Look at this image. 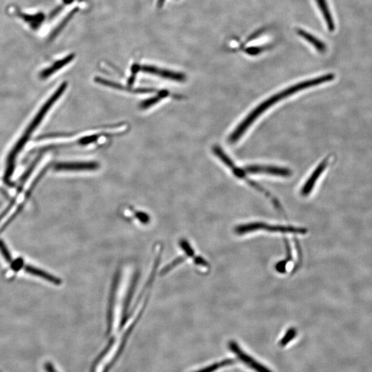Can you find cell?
<instances>
[{"label": "cell", "instance_id": "8992f818", "mask_svg": "<svg viewBox=\"0 0 372 372\" xmlns=\"http://www.w3.org/2000/svg\"><path fill=\"white\" fill-rule=\"evenodd\" d=\"M228 347L230 350L235 354L243 362L245 365L248 366L251 369L254 370L256 372H272L271 370L268 369L265 366L262 365V364L258 363L256 360H255L254 358L251 357V356L247 355L245 352H243L242 350L239 346V345L237 344L234 340H231L228 344Z\"/></svg>", "mask_w": 372, "mask_h": 372}, {"label": "cell", "instance_id": "ffe728a7", "mask_svg": "<svg viewBox=\"0 0 372 372\" xmlns=\"http://www.w3.org/2000/svg\"><path fill=\"white\" fill-rule=\"evenodd\" d=\"M263 51H264V48L263 47H250L245 50V52L247 54L252 56L257 55V54H260Z\"/></svg>", "mask_w": 372, "mask_h": 372}, {"label": "cell", "instance_id": "603a6c76", "mask_svg": "<svg viewBox=\"0 0 372 372\" xmlns=\"http://www.w3.org/2000/svg\"><path fill=\"white\" fill-rule=\"evenodd\" d=\"M164 3H165V0H158V1H157L158 8L162 7L163 4H164Z\"/></svg>", "mask_w": 372, "mask_h": 372}, {"label": "cell", "instance_id": "ac0fdd59", "mask_svg": "<svg viewBox=\"0 0 372 372\" xmlns=\"http://www.w3.org/2000/svg\"><path fill=\"white\" fill-rule=\"evenodd\" d=\"M297 334V330L295 328H292L289 329L288 332L285 333V334L284 335L283 338L280 340L279 346L280 347L287 346L292 340H293L295 338Z\"/></svg>", "mask_w": 372, "mask_h": 372}, {"label": "cell", "instance_id": "44dd1931", "mask_svg": "<svg viewBox=\"0 0 372 372\" xmlns=\"http://www.w3.org/2000/svg\"><path fill=\"white\" fill-rule=\"evenodd\" d=\"M44 369L46 372H58L57 369L50 362L44 364Z\"/></svg>", "mask_w": 372, "mask_h": 372}, {"label": "cell", "instance_id": "ba28073f", "mask_svg": "<svg viewBox=\"0 0 372 372\" xmlns=\"http://www.w3.org/2000/svg\"><path fill=\"white\" fill-rule=\"evenodd\" d=\"M330 161V157H328L323 159L321 161L320 164L317 167L315 170L313 171L310 177L306 181L305 184L302 187L301 190V194L303 196H308L312 191L313 187L317 184V181L321 177V175L324 172L325 169L328 166L329 163Z\"/></svg>", "mask_w": 372, "mask_h": 372}, {"label": "cell", "instance_id": "7a4b0ae2", "mask_svg": "<svg viewBox=\"0 0 372 372\" xmlns=\"http://www.w3.org/2000/svg\"><path fill=\"white\" fill-rule=\"evenodd\" d=\"M68 83L66 81L62 83L61 85L58 87V89L56 90L55 92L52 95V96L46 101L44 106L41 108L40 112L36 115L35 117L34 120L31 122L30 125L28 126V129L25 131L24 134H23L22 137L19 139L17 141L16 145L13 147L12 151L10 153L9 156H8L7 161V167H6V170L5 173V176H4V180L5 183L9 184L11 182V177H12L13 172L15 170V160L16 158L18 156L19 153H20L21 150L24 149L25 145H26L27 141L30 139L31 136L32 135L33 132L37 129L38 126L40 125L43 119L45 118L46 115L48 113V110L52 108L54 103L58 100V99L63 95V93L65 92L66 89H67Z\"/></svg>", "mask_w": 372, "mask_h": 372}, {"label": "cell", "instance_id": "5bb4252c", "mask_svg": "<svg viewBox=\"0 0 372 372\" xmlns=\"http://www.w3.org/2000/svg\"><path fill=\"white\" fill-rule=\"evenodd\" d=\"M25 270H26V272H28L29 274L44 278V279L48 280V281L50 282V283L55 284V285H60V284L62 283L61 280H60L59 278L54 277V276L51 275V274H49L47 273V272L42 271V270H40V269L34 268V267L26 266V268H25Z\"/></svg>", "mask_w": 372, "mask_h": 372}, {"label": "cell", "instance_id": "277c9868", "mask_svg": "<svg viewBox=\"0 0 372 372\" xmlns=\"http://www.w3.org/2000/svg\"><path fill=\"white\" fill-rule=\"evenodd\" d=\"M259 231H268L269 233H274L295 234V235H305L307 233V230L305 227L269 225L264 222H252L243 224L236 227L235 229V233L238 235H243Z\"/></svg>", "mask_w": 372, "mask_h": 372}, {"label": "cell", "instance_id": "4fadbf2b", "mask_svg": "<svg viewBox=\"0 0 372 372\" xmlns=\"http://www.w3.org/2000/svg\"><path fill=\"white\" fill-rule=\"evenodd\" d=\"M298 34L302 37V38L305 39L307 42L310 43L319 52L323 53V52L326 51V45L322 41L318 40V38L311 35L310 33L306 32V31L303 30V29H299L298 30Z\"/></svg>", "mask_w": 372, "mask_h": 372}, {"label": "cell", "instance_id": "30bf717a", "mask_svg": "<svg viewBox=\"0 0 372 372\" xmlns=\"http://www.w3.org/2000/svg\"><path fill=\"white\" fill-rule=\"evenodd\" d=\"M13 11L15 15L22 19L25 23L31 27V28L34 29V30L38 29L44 20V15L42 13L28 14V13L21 12L20 11L17 9V8H15Z\"/></svg>", "mask_w": 372, "mask_h": 372}, {"label": "cell", "instance_id": "6da1fadb", "mask_svg": "<svg viewBox=\"0 0 372 372\" xmlns=\"http://www.w3.org/2000/svg\"><path fill=\"white\" fill-rule=\"evenodd\" d=\"M334 79V74H327V75L321 76V77L315 78V79H308V80L302 81V82L292 85V87L283 90L281 92L270 97V98L262 102V104L259 105L256 108H255L234 130L233 133H231V135L229 136L228 141L230 144H233L238 141L243 134L245 133V132L247 131V130L252 125L253 123H254L255 121L262 116L264 112H266L268 109L273 106L274 104L283 100V99L295 95V93L303 91V90L329 82V81H332Z\"/></svg>", "mask_w": 372, "mask_h": 372}, {"label": "cell", "instance_id": "d6986e66", "mask_svg": "<svg viewBox=\"0 0 372 372\" xmlns=\"http://www.w3.org/2000/svg\"><path fill=\"white\" fill-rule=\"evenodd\" d=\"M0 251H1L2 254H3V256L5 257V260L7 262L11 263L12 262V257L10 254L9 251L8 250L5 243L2 240H0Z\"/></svg>", "mask_w": 372, "mask_h": 372}, {"label": "cell", "instance_id": "2e32d148", "mask_svg": "<svg viewBox=\"0 0 372 372\" xmlns=\"http://www.w3.org/2000/svg\"><path fill=\"white\" fill-rule=\"evenodd\" d=\"M236 363V360L234 359H225L223 361L219 362V363H214L213 365L208 366L205 368L198 370V371L194 372H214L217 371L219 368L223 367L224 366L233 365Z\"/></svg>", "mask_w": 372, "mask_h": 372}, {"label": "cell", "instance_id": "9a60e30c", "mask_svg": "<svg viewBox=\"0 0 372 372\" xmlns=\"http://www.w3.org/2000/svg\"><path fill=\"white\" fill-rule=\"evenodd\" d=\"M77 11L78 9L75 8V9L72 10L71 12L68 13V15H66L63 19H62V22H60V24L58 25V26L56 27V28L52 31L51 35H50V36L49 37V40H54V39L60 34V33L63 30V28L65 27L66 25L69 23V21L71 20L72 18H73V17L75 15V13L77 12Z\"/></svg>", "mask_w": 372, "mask_h": 372}, {"label": "cell", "instance_id": "e0dca14e", "mask_svg": "<svg viewBox=\"0 0 372 372\" xmlns=\"http://www.w3.org/2000/svg\"><path fill=\"white\" fill-rule=\"evenodd\" d=\"M167 95V93L164 91L163 93H161L159 96L153 97V98L143 101L141 105H140V106H141L142 109L149 108L150 107L153 106V105L157 104V103L159 102V101H161V99H162L163 97H166Z\"/></svg>", "mask_w": 372, "mask_h": 372}, {"label": "cell", "instance_id": "7402d4cb", "mask_svg": "<svg viewBox=\"0 0 372 372\" xmlns=\"http://www.w3.org/2000/svg\"><path fill=\"white\" fill-rule=\"evenodd\" d=\"M23 264V261L22 259H17L16 262L14 263V264H13V270H15V271H17V270H19L20 269L21 267L22 266Z\"/></svg>", "mask_w": 372, "mask_h": 372}, {"label": "cell", "instance_id": "5b68a950", "mask_svg": "<svg viewBox=\"0 0 372 372\" xmlns=\"http://www.w3.org/2000/svg\"><path fill=\"white\" fill-rule=\"evenodd\" d=\"M243 170L246 174H266L281 177H290L292 175L290 169L273 165H250L245 166Z\"/></svg>", "mask_w": 372, "mask_h": 372}, {"label": "cell", "instance_id": "52a82bcc", "mask_svg": "<svg viewBox=\"0 0 372 372\" xmlns=\"http://www.w3.org/2000/svg\"><path fill=\"white\" fill-rule=\"evenodd\" d=\"M99 164L95 161H77V162H62L54 165V170L57 171H90L97 170Z\"/></svg>", "mask_w": 372, "mask_h": 372}, {"label": "cell", "instance_id": "7c38bea8", "mask_svg": "<svg viewBox=\"0 0 372 372\" xmlns=\"http://www.w3.org/2000/svg\"><path fill=\"white\" fill-rule=\"evenodd\" d=\"M317 5H318L319 9H321L323 16L324 17L325 22L329 31L332 32L335 30V24L334 19H333L332 15L331 14L330 9H329L328 3L326 0H317Z\"/></svg>", "mask_w": 372, "mask_h": 372}, {"label": "cell", "instance_id": "8fae6325", "mask_svg": "<svg viewBox=\"0 0 372 372\" xmlns=\"http://www.w3.org/2000/svg\"><path fill=\"white\" fill-rule=\"evenodd\" d=\"M74 58H75V54H71L68 55L67 57L64 58L63 59L58 60V61L54 62L50 67L46 68V69L43 70L41 72L40 74L41 79H47L50 76L53 75L56 72L60 71V69L64 68V66L71 63L74 60Z\"/></svg>", "mask_w": 372, "mask_h": 372}, {"label": "cell", "instance_id": "3957f363", "mask_svg": "<svg viewBox=\"0 0 372 372\" xmlns=\"http://www.w3.org/2000/svg\"><path fill=\"white\" fill-rule=\"evenodd\" d=\"M212 152L215 154L216 156L220 160L222 161L225 165V166L228 167L233 174L235 175L237 178L241 179V180L245 181L247 184L250 185L252 188H254L255 190L258 191V192H262L264 194L266 197H268L269 199L271 201L272 204L274 206V207L280 210V211H283V208H282L281 204H280L279 202L274 196H272L268 191H267L266 189L263 188L260 185L257 184V183L254 182V181L251 180L248 177L246 176V173L243 169L240 168V167L237 166L234 163L233 161L231 160V158L227 155V154L225 153V152L222 150L221 147L218 146H215L212 148Z\"/></svg>", "mask_w": 372, "mask_h": 372}, {"label": "cell", "instance_id": "9c48e42d", "mask_svg": "<svg viewBox=\"0 0 372 372\" xmlns=\"http://www.w3.org/2000/svg\"><path fill=\"white\" fill-rule=\"evenodd\" d=\"M140 69L144 73L159 76V77L169 79V80L180 81V82L186 80V75L183 73H176V72L168 71V70L159 69V68L155 67V66L145 65L141 66Z\"/></svg>", "mask_w": 372, "mask_h": 372}, {"label": "cell", "instance_id": "cb8c5ba5", "mask_svg": "<svg viewBox=\"0 0 372 372\" xmlns=\"http://www.w3.org/2000/svg\"><path fill=\"white\" fill-rule=\"evenodd\" d=\"M73 1V0H64V3H65L66 5H68V4L71 3Z\"/></svg>", "mask_w": 372, "mask_h": 372}]
</instances>
